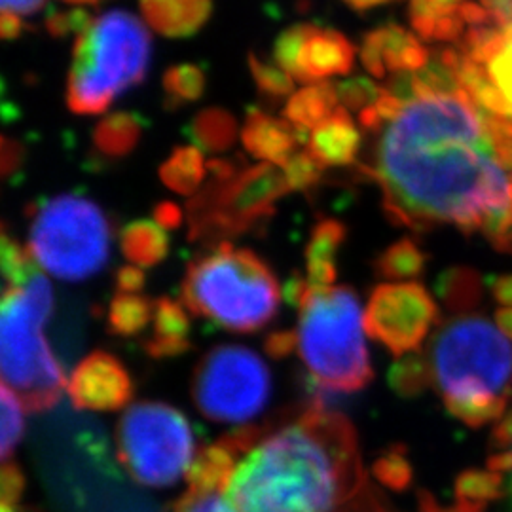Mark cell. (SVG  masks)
Instances as JSON below:
<instances>
[{
	"mask_svg": "<svg viewBox=\"0 0 512 512\" xmlns=\"http://www.w3.org/2000/svg\"><path fill=\"white\" fill-rule=\"evenodd\" d=\"M454 50L459 86L486 114L512 126V16L478 29Z\"/></svg>",
	"mask_w": 512,
	"mask_h": 512,
	"instance_id": "cell-12",
	"label": "cell"
},
{
	"mask_svg": "<svg viewBox=\"0 0 512 512\" xmlns=\"http://www.w3.org/2000/svg\"><path fill=\"white\" fill-rule=\"evenodd\" d=\"M27 29L25 19L14 14H2L0 16V40H14L19 38Z\"/></svg>",
	"mask_w": 512,
	"mask_h": 512,
	"instance_id": "cell-51",
	"label": "cell"
},
{
	"mask_svg": "<svg viewBox=\"0 0 512 512\" xmlns=\"http://www.w3.org/2000/svg\"><path fill=\"white\" fill-rule=\"evenodd\" d=\"M92 21L93 18L88 12L73 8L67 12H55L54 16L46 19V29L55 38H65L69 35L78 37L90 27Z\"/></svg>",
	"mask_w": 512,
	"mask_h": 512,
	"instance_id": "cell-43",
	"label": "cell"
},
{
	"mask_svg": "<svg viewBox=\"0 0 512 512\" xmlns=\"http://www.w3.org/2000/svg\"><path fill=\"white\" fill-rule=\"evenodd\" d=\"M359 122L372 135L365 169L387 219L412 232L456 226L512 255V126L480 109L459 80L433 86L416 74L385 80Z\"/></svg>",
	"mask_w": 512,
	"mask_h": 512,
	"instance_id": "cell-1",
	"label": "cell"
},
{
	"mask_svg": "<svg viewBox=\"0 0 512 512\" xmlns=\"http://www.w3.org/2000/svg\"><path fill=\"white\" fill-rule=\"evenodd\" d=\"M148 27L167 38L196 35L211 18L213 0H139Z\"/></svg>",
	"mask_w": 512,
	"mask_h": 512,
	"instance_id": "cell-20",
	"label": "cell"
},
{
	"mask_svg": "<svg viewBox=\"0 0 512 512\" xmlns=\"http://www.w3.org/2000/svg\"><path fill=\"white\" fill-rule=\"evenodd\" d=\"M486 467L494 473L499 475H511L512 480V442L511 446L505 452H497V454H490Z\"/></svg>",
	"mask_w": 512,
	"mask_h": 512,
	"instance_id": "cell-52",
	"label": "cell"
},
{
	"mask_svg": "<svg viewBox=\"0 0 512 512\" xmlns=\"http://www.w3.org/2000/svg\"><path fill=\"white\" fill-rule=\"evenodd\" d=\"M209 169L198 147H179L160 167L162 183L179 196H196L207 181Z\"/></svg>",
	"mask_w": 512,
	"mask_h": 512,
	"instance_id": "cell-28",
	"label": "cell"
},
{
	"mask_svg": "<svg viewBox=\"0 0 512 512\" xmlns=\"http://www.w3.org/2000/svg\"><path fill=\"white\" fill-rule=\"evenodd\" d=\"M181 298L196 317L249 334L274 321L281 289L274 270L255 251L219 243L190 260Z\"/></svg>",
	"mask_w": 512,
	"mask_h": 512,
	"instance_id": "cell-4",
	"label": "cell"
},
{
	"mask_svg": "<svg viewBox=\"0 0 512 512\" xmlns=\"http://www.w3.org/2000/svg\"><path fill=\"white\" fill-rule=\"evenodd\" d=\"M296 351L310 382L332 395L357 393L374 380L359 296L346 285L310 289L300 306Z\"/></svg>",
	"mask_w": 512,
	"mask_h": 512,
	"instance_id": "cell-6",
	"label": "cell"
},
{
	"mask_svg": "<svg viewBox=\"0 0 512 512\" xmlns=\"http://www.w3.org/2000/svg\"><path fill=\"white\" fill-rule=\"evenodd\" d=\"M437 294L444 308L454 317L469 315L482 302L484 281L473 268L454 266L440 274L437 279Z\"/></svg>",
	"mask_w": 512,
	"mask_h": 512,
	"instance_id": "cell-27",
	"label": "cell"
},
{
	"mask_svg": "<svg viewBox=\"0 0 512 512\" xmlns=\"http://www.w3.org/2000/svg\"><path fill=\"white\" fill-rule=\"evenodd\" d=\"M348 238V228L336 219L319 220L306 245V281L310 289L334 287L338 277V253Z\"/></svg>",
	"mask_w": 512,
	"mask_h": 512,
	"instance_id": "cell-22",
	"label": "cell"
},
{
	"mask_svg": "<svg viewBox=\"0 0 512 512\" xmlns=\"http://www.w3.org/2000/svg\"><path fill=\"white\" fill-rule=\"evenodd\" d=\"M433 387L446 410L471 429L499 421L512 403V346L482 315L440 325L429 346Z\"/></svg>",
	"mask_w": 512,
	"mask_h": 512,
	"instance_id": "cell-3",
	"label": "cell"
},
{
	"mask_svg": "<svg viewBox=\"0 0 512 512\" xmlns=\"http://www.w3.org/2000/svg\"><path fill=\"white\" fill-rule=\"evenodd\" d=\"M266 351L272 357H287L293 351H296V332L294 330H281V332H274L268 336L266 344H264Z\"/></svg>",
	"mask_w": 512,
	"mask_h": 512,
	"instance_id": "cell-46",
	"label": "cell"
},
{
	"mask_svg": "<svg viewBox=\"0 0 512 512\" xmlns=\"http://www.w3.org/2000/svg\"><path fill=\"white\" fill-rule=\"evenodd\" d=\"M116 452L139 486L169 488L188 475L196 437L181 410L160 401L131 404L116 425Z\"/></svg>",
	"mask_w": 512,
	"mask_h": 512,
	"instance_id": "cell-10",
	"label": "cell"
},
{
	"mask_svg": "<svg viewBox=\"0 0 512 512\" xmlns=\"http://www.w3.org/2000/svg\"><path fill=\"white\" fill-rule=\"evenodd\" d=\"M429 255L421 249L420 243L412 238H401L385 247L380 255L374 258V272L378 277L403 281L418 279L425 274Z\"/></svg>",
	"mask_w": 512,
	"mask_h": 512,
	"instance_id": "cell-30",
	"label": "cell"
},
{
	"mask_svg": "<svg viewBox=\"0 0 512 512\" xmlns=\"http://www.w3.org/2000/svg\"><path fill=\"white\" fill-rule=\"evenodd\" d=\"M48 0H0V16L14 14V16H33L46 6Z\"/></svg>",
	"mask_w": 512,
	"mask_h": 512,
	"instance_id": "cell-49",
	"label": "cell"
},
{
	"mask_svg": "<svg viewBox=\"0 0 512 512\" xmlns=\"http://www.w3.org/2000/svg\"><path fill=\"white\" fill-rule=\"evenodd\" d=\"M147 277L137 266H122L116 272V291L118 293H143Z\"/></svg>",
	"mask_w": 512,
	"mask_h": 512,
	"instance_id": "cell-44",
	"label": "cell"
},
{
	"mask_svg": "<svg viewBox=\"0 0 512 512\" xmlns=\"http://www.w3.org/2000/svg\"><path fill=\"white\" fill-rule=\"evenodd\" d=\"M120 247L126 260L137 268H154L169 255V236L156 220H135L120 234Z\"/></svg>",
	"mask_w": 512,
	"mask_h": 512,
	"instance_id": "cell-24",
	"label": "cell"
},
{
	"mask_svg": "<svg viewBox=\"0 0 512 512\" xmlns=\"http://www.w3.org/2000/svg\"><path fill=\"white\" fill-rule=\"evenodd\" d=\"M27 478L14 461L0 463V512H25Z\"/></svg>",
	"mask_w": 512,
	"mask_h": 512,
	"instance_id": "cell-41",
	"label": "cell"
},
{
	"mask_svg": "<svg viewBox=\"0 0 512 512\" xmlns=\"http://www.w3.org/2000/svg\"><path fill=\"white\" fill-rule=\"evenodd\" d=\"M183 211L177 203L164 202L156 205L154 209V220L164 228V230H175L183 224Z\"/></svg>",
	"mask_w": 512,
	"mask_h": 512,
	"instance_id": "cell-48",
	"label": "cell"
},
{
	"mask_svg": "<svg viewBox=\"0 0 512 512\" xmlns=\"http://www.w3.org/2000/svg\"><path fill=\"white\" fill-rule=\"evenodd\" d=\"M23 160V148L16 141L0 135V179L14 173Z\"/></svg>",
	"mask_w": 512,
	"mask_h": 512,
	"instance_id": "cell-45",
	"label": "cell"
},
{
	"mask_svg": "<svg viewBox=\"0 0 512 512\" xmlns=\"http://www.w3.org/2000/svg\"><path fill=\"white\" fill-rule=\"evenodd\" d=\"M285 173L291 192H308L315 188L323 179L325 167L319 164L308 148H300L289 158V162L281 167Z\"/></svg>",
	"mask_w": 512,
	"mask_h": 512,
	"instance_id": "cell-39",
	"label": "cell"
},
{
	"mask_svg": "<svg viewBox=\"0 0 512 512\" xmlns=\"http://www.w3.org/2000/svg\"><path fill=\"white\" fill-rule=\"evenodd\" d=\"M372 475L378 478L380 484H384L387 490L393 492H404L410 488L414 480V469L412 463L406 456V448L403 444H395L387 448L380 458L372 465Z\"/></svg>",
	"mask_w": 512,
	"mask_h": 512,
	"instance_id": "cell-37",
	"label": "cell"
},
{
	"mask_svg": "<svg viewBox=\"0 0 512 512\" xmlns=\"http://www.w3.org/2000/svg\"><path fill=\"white\" fill-rule=\"evenodd\" d=\"M171 512H236V509L222 492L188 488L177 501H173Z\"/></svg>",
	"mask_w": 512,
	"mask_h": 512,
	"instance_id": "cell-42",
	"label": "cell"
},
{
	"mask_svg": "<svg viewBox=\"0 0 512 512\" xmlns=\"http://www.w3.org/2000/svg\"><path fill=\"white\" fill-rule=\"evenodd\" d=\"M512 0H410L414 33L431 44L458 48L475 31L511 18Z\"/></svg>",
	"mask_w": 512,
	"mask_h": 512,
	"instance_id": "cell-15",
	"label": "cell"
},
{
	"mask_svg": "<svg viewBox=\"0 0 512 512\" xmlns=\"http://www.w3.org/2000/svg\"><path fill=\"white\" fill-rule=\"evenodd\" d=\"M54 311V289L42 274L0 294V384L31 414L59 403L67 378L44 327Z\"/></svg>",
	"mask_w": 512,
	"mask_h": 512,
	"instance_id": "cell-5",
	"label": "cell"
},
{
	"mask_svg": "<svg viewBox=\"0 0 512 512\" xmlns=\"http://www.w3.org/2000/svg\"><path fill=\"white\" fill-rule=\"evenodd\" d=\"M437 323L439 306L420 283H382L368 298L366 334L399 359L420 351Z\"/></svg>",
	"mask_w": 512,
	"mask_h": 512,
	"instance_id": "cell-13",
	"label": "cell"
},
{
	"mask_svg": "<svg viewBox=\"0 0 512 512\" xmlns=\"http://www.w3.org/2000/svg\"><path fill=\"white\" fill-rule=\"evenodd\" d=\"M359 55L366 73L376 80H389L421 71L431 59V50L414 31L385 23L366 33Z\"/></svg>",
	"mask_w": 512,
	"mask_h": 512,
	"instance_id": "cell-17",
	"label": "cell"
},
{
	"mask_svg": "<svg viewBox=\"0 0 512 512\" xmlns=\"http://www.w3.org/2000/svg\"><path fill=\"white\" fill-rule=\"evenodd\" d=\"M207 181L186 205L188 238L203 247H215L260 232L291 188L281 167L241 165L217 158L207 162Z\"/></svg>",
	"mask_w": 512,
	"mask_h": 512,
	"instance_id": "cell-8",
	"label": "cell"
},
{
	"mask_svg": "<svg viewBox=\"0 0 512 512\" xmlns=\"http://www.w3.org/2000/svg\"><path fill=\"white\" fill-rule=\"evenodd\" d=\"M152 40L147 25L124 10L93 18L74 40L67 74V107L80 116H95L147 78Z\"/></svg>",
	"mask_w": 512,
	"mask_h": 512,
	"instance_id": "cell-7",
	"label": "cell"
},
{
	"mask_svg": "<svg viewBox=\"0 0 512 512\" xmlns=\"http://www.w3.org/2000/svg\"><path fill=\"white\" fill-rule=\"evenodd\" d=\"M509 494H511V509H512V480L509 482Z\"/></svg>",
	"mask_w": 512,
	"mask_h": 512,
	"instance_id": "cell-57",
	"label": "cell"
},
{
	"mask_svg": "<svg viewBox=\"0 0 512 512\" xmlns=\"http://www.w3.org/2000/svg\"><path fill=\"white\" fill-rule=\"evenodd\" d=\"M112 224L99 203L61 194L31 213L27 249L46 274L86 281L109 262Z\"/></svg>",
	"mask_w": 512,
	"mask_h": 512,
	"instance_id": "cell-9",
	"label": "cell"
},
{
	"mask_svg": "<svg viewBox=\"0 0 512 512\" xmlns=\"http://www.w3.org/2000/svg\"><path fill=\"white\" fill-rule=\"evenodd\" d=\"M418 501H420L418 512H484V509H476V507L463 505V503H456L454 507H440L437 499L429 492H420Z\"/></svg>",
	"mask_w": 512,
	"mask_h": 512,
	"instance_id": "cell-50",
	"label": "cell"
},
{
	"mask_svg": "<svg viewBox=\"0 0 512 512\" xmlns=\"http://www.w3.org/2000/svg\"><path fill=\"white\" fill-rule=\"evenodd\" d=\"M4 101H6V82L0 76V114L4 112Z\"/></svg>",
	"mask_w": 512,
	"mask_h": 512,
	"instance_id": "cell-56",
	"label": "cell"
},
{
	"mask_svg": "<svg viewBox=\"0 0 512 512\" xmlns=\"http://www.w3.org/2000/svg\"><path fill=\"white\" fill-rule=\"evenodd\" d=\"M65 2L71 6H93V4H101L105 0H65Z\"/></svg>",
	"mask_w": 512,
	"mask_h": 512,
	"instance_id": "cell-55",
	"label": "cell"
},
{
	"mask_svg": "<svg viewBox=\"0 0 512 512\" xmlns=\"http://www.w3.org/2000/svg\"><path fill=\"white\" fill-rule=\"evenodd\" d=\"M355 57L353 42L329 27L296 23L275 38V63L308 86L351 73Z\"/></svg>",
	"mask_w": 512,
	"mask_h": 512,
	"instance_id": "cell-14",
	"label": "cell"
},
{
	"mask_svg": "<svg viewBox=\"0 0 512 512\" xmlns=\"http://www.w3.org/2000/svg\"><path fill=\"white\" fill-rule=\"evenodd\" d=\"M67 393L76 410L114 412L133 399L135 385L118 357L97 349L74 368Z\"/></svg>",
	"mask_w": 512,
	"mask_h": 512,
	"instance_id": "cell-16",
	"label": "cell"
},
{
	"mask_svg": "<svg viewBox=\"0 0 512 512\" xmlns=\"http://www.w3.org/2000/svg\"><path fill=\"white\" fill-rule=\"evenodd\" d=\"M486 283H488V289L494 296L495 302L501 304L503 308L512 310V274L494 275Z\"/></svg>",
	"mask_w": 512,
	"mask_h": 512,
	"instance_id": "cell-47",
	"label": "cell"
},
{
	"mask_svg": "<svg viewBox=\"0 0 512 512\" xmlns=\"http://www.w3.org/2000/svg\"><path fill=\"white\" fill-rule=\"evenodd\" d=\"M238 458V454L222 439L203 446L186 475L188 488L226 494Z\"/></svg>",
	"mask_w": 512,
	"mask_h": 512,
	"instance_id": "cell-25",
	"label": "cell"
},
{
	"mask_svg": "<svg viewBox=\"0 0 512 512\" xmlns=\"http://www.w3.org/2000/svg\"><path fill=\"white\" fill-rule=\"evenodd\" d=\"M363 147V135L346 109L336 110L323 124L313 129L308 150L323 167L351 165Z\"/></svg>",
	"mask_w": 512,
	"mask_h": 512,
	"instance_id": "cell-19",
	"label": "cell"
},
{
	"mask_svg": "<svg viewBox=\"0 0 512 512\" xmlns=\"http://www.w3.org/2000/svg\"><path fill=\"white\" fill-rule=\"evenodd\" d=\"M495 325L501 330V334L512 340V310L511 308H501L495 311Z\"/></svg>",
	"mask_w": 512,
	"mask_h": 512,
	"instance_id": "cell-53",
	"label": "cell"
},
{
	"mask_svg": "<svg viewBox=\"0 0 512 512\" xmlns=\"http://www.w3.org/2000/svg\"><path fill=\"white\" fill-rule=\"evenodd\" d=\"M167 109H179L202 99L207 78L202 67L192 63H181L169 67L162 78Z\"/></svg>",
	"mask_w": 512,
	"mask_h": 512,
	"instance_id": "cell-35",
	"label": "cell"
},
{
	"mask_svg": "<svg viewBox=\"0 0 512 512\" xmlns=\"http://www.w3.org/2000/svg\"><path fill=\"white\" fill-rule=\"evenodd\" d=\"M239 133L236 118L228 110L215 107L200 110L190 124V137L196 147L213 154L226 152L236 143Z\"/></svg>",
	"mask_w": 512,
	"mask_h": 512,
	"instance_id": "cell-31",
	"label": "cell"
},
{
	"mask_svg": "<svg viewBox=\"0 0 512 512\" xmlns=\"http://www.w3.org/2000/svg\"><path fill=\"white\" fill-rule=\"evenodd\" d=\"M454 492L458 503L471 505L476 509H486L490 503L501 499L507 492L505 476L490 471L488 467L467 469L456 478Z\"/></svg>",
	"mask_w": 512,
	"mask_h": 512,
	"instance_id": "cell-32",
	"label": "cell"
},
{
	"mask_svg": "<svg viewBox=\"0 0 512 512\" xmlns=\"http://www.w3.org/2000/svg\"><path fill=\"white\" fill-rule=\"evenodd\" d=\"M336 95L340 101L342 109L355 110V112H363V110L372 107L384 93V86H378L376 82H372L370 78L365 76H355L342 80L338 84H334Z\"/></svg>",
	"mask_w": 512,
	"mask_h": 512,
	"instance_id": "cell-40",
	"label": "cell"
},
{
	"mask_svg": "<svg viewBox=\"0 0 512 512\" xmlns=\"http://www.w3.org/2000/svg\"><path fill=\"white\" fill-rule=\"evenodd\" d=\"M389 387L403 399H416L433 385L431 363L427 353L416 351L401 357L387 374Z\"/></svg>",
	"mask_w": 512,
	"mask_h": 512,
	"instance_id": "cell-33",
	"label": "cell"
},
{
	"mask_svg": "<svg viewBox=\"0 0 512 512\" xmlns=\"http://www.w3.org/2000/svg\"><path fill=\"white\" fill-rule=\"evenodd\" d=\"M338 109H340V101H338L334 84L321 82V84H310L296 90L283 107V118L298 133L308 137L313 129L323 124Z\"/></svg>",
	"mask_w": 512,
	"mask_h": 512,
	"instance_id": "cell-23",
	"label": "cell"
},
{
	"mask_svg": "<svg viewBox=\"0 0 512 512\" xmlns=\"http://www.w3.org/2000/svg\"><path fill=\"white\" fill-rule=\"evenodd\" d=\"M249 71L255 80L258 92L262 93L270 101H283L289 99L294 90V80L291 74L285 73L275 61H268L264 57L249 54Z\"/></svg>",
	"mask_w": 512,
	"mask_h": 512,
	"instance_id": "cell-36",
	"label": "cell"
},
{
	"mask_svg": "<svg viewBox=\"0 0 512 512\" xmlns=\"http://www.w3.org/2000/svg\"><path fill=\"white\" fill-rule=\"evenodd\" d=\"M272 387V372L256 351L220 344L196 365L192 399L207 420L241 425L266 410Z\"/></svg>",
	"mask_w": 512,
	"mask_h": 512,
	"instance_id": "cell-11",
	"label": "cell"
},
{
	"mask_svg": "<svg viewBox=\"0 0 512 512\" xmlns=\"http://www.w3.org/2000/svg\"><path fill=\"white\" fill-rule=\"evenodd\" d=\"M38 274H42V270L33 260L29 249L23 247L14 238L8 224L0 220V275L8 281V285L21 287Z\"/></svg>",
	"mask_w": 512,
	"mask_h": 512,
	"instance_id": "cell-34",
	"label": "cell"
},
{
	"mask_svg": "<svg viewBox=\"0 0 512 512\" xmlns=\"http://www.w3.org/2000/svg\"><path fill=\"white\" fill-rule=\"evenodd\" d=\"M150 334L143 340V349L152 359L179 357L192 348L190 344V319L181 302L160 296L154 304V319Z\"/></svg>",
	"mask_w": 512,
	"mask_h": 512,
	"instance_id": "cell-21",
	"label": "cell"
},
{
	"mask_svg": "<svg viewBox=\"0 0 512 512\" xmlns=\"http://www.w3.org/2000/svg\"><path fill=\"white\" fill-rule=\"evenodd\" d=\"M156 300L145 293H118L109 306V332L116 338H139L150 329Z\"/></svg>",
	"mask_w": 512,
	"mask_h": 512,
	"instance_id": "cell-29",
	"label": "cell"
},
{
	"mask_svg": "<svg viewBox=\"0 0 512 512\" xmlns=\"http://www.w3.org/2000/svg\"><path fill=\"white\" fill-rule=\"evenodd\" d=\"M342 2L348 4L349 8L355 12H368V10H376L385 4H391L395 0H342Z\"/></svg>",
	"mask_w": 512,
	"mask_h": 512,
	"instance_id": "cell-54",
	"label": "cell"
},
{
	"mask_svg": "<svg viewBox=\"0 0 512 512\" xmlns=\"http://www.w3.org/2000/svg\"><path fill=\"white\" fill-rule=\"evenodd\" d=\"M366 488L351 421L310 401L294 423L262 435L224 495L236 512H336Z\"/></svg>",
	"mask_w": 512,
	"mask_h": 512,
	"instance_id": "cell-2",
	"label": "cell"
},
{
	"mask_svg": "<svg viewBox=\"0 0 512 512\" xmlns=\"http://www.w3.org/2000/svg\"><path fill=\"white\" fill-rule=\"evenodd\" d=\"M239 135L243 147L253 158L277 167L287 164L294 152L300 150V145L308 141V137L298 133L285 118H275L264 110H251Z\"/></svg>",
	"mask_w": 512,
	"mask_h": 512,
	"instance_id": "cell-18",
	"label": "cell"
},
{
	"mask_svg": "<svg viewBox=\"0 0 512 512\" xmlns=\"http://www.w3.org/2000/svg\"><path fill=\"white\" fill-rule=\"evenodd\" d=\"M141 135L143 122L137 114L126 110L112 112L93 129V147L109 160H120L135 150Z\"/></svg>",
	"mask_w": 512,
	"mask_h": 512,
	"instance_id": "cell-26",
	"label": "cell"
},
{
	"mask_svg": "<svg viewBox=\"0 0 512 512\" xmlns=\"http://www.w3.org/2000/svg\"><path fill=\"white\" fill-rule=\"evenodd\" d=\"M25 435V418L18 399L0 384V463L10 458Z\"/></svg>",
	"mask_w": 512,
	"mask_h": 512,
	"instance_id": "cell-38",
	"label": "cell"
}]
</instances>
